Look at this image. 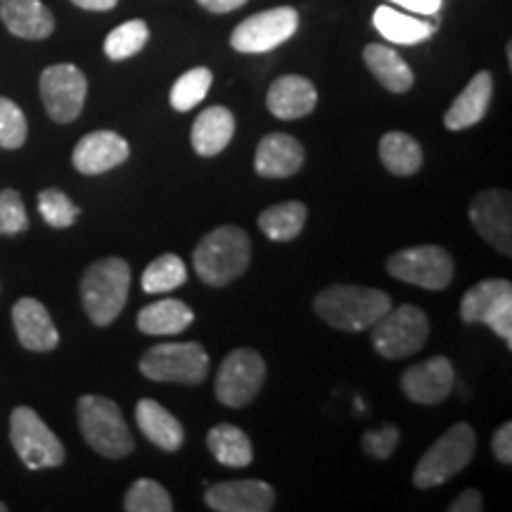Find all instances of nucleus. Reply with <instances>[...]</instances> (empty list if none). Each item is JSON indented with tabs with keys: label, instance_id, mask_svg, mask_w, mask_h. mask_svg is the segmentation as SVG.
Masks as SVG:
<instances>
[{
	"label": "nucleus",
	"instance_id": "nucleus-1",
	"mask_svg": "<svg viewBox=\"0 0 512 512\" xmlns=\"http://www.w3.org/2000/svg\"><path fill=\"white\" fill-rule=\"evenodd\" d=\"M392 309L389 294L375 287L361 285H332L313 299V311L330 328L344 332L370 330L384 313Z\"/></svg>",
	"mask_w": 512,
	"mask_h": 512
},
{
	"label": "nucleus",
	"instance_id": "nucleus-2",
	"mask_svg": "<svg viewBox=\"0 0 512 512\" xmlns=\"http://www.w3.org/2000/svg\"><path fill=\"white\" fill-rule=\"evenodd\" d=\"M252 259V242L238 226H221L204 235L192 252V266L202 283L223 287L247 271Z\"/></svg>",
	"mask_w": 512,
	"mask_h": 512
},
{
	"label": "nucleus",
	"instance_id": "nucleus-3",
	"mask_svg": "<svg viewBox=\"0 0 512 512\" xmlns=\"http://www.w3.org/2000/svg\"><path fill=\"white\" fill-rule=\"evenodd\" d=\"M131 287V268L119 256L95 261L81 280V302L88 318L105 328L124 311Z\"/></svg>",
	"mask_w": 512,
	"mask_h": 512
},
{
	"label": "nucleus",
	"instance_id": "nucleus-4",
	"mask_svg": "<svg viewBox=\"0 0 512 512\" xmlns=\"http://www.w3.org/2000/svg\"><path fill=\"white\" fill-rule=\"evenodd\" d=\"M79 427L83 439L100 456L119 460L133 453L136 441H133L131 432H128L121 408L107 396H81L79 399Z\"/></svg>",
	"mask_w": 512,
	"mask_h": 512
},
{
	"label": "nucleus",
	"instance_id": "nucleus-5",
	"mask_svg": "<svg viewBox=\"0 0 512 512\" xmlns=\"http://www.w3.org/2000/svg\"><path fill=\"white\" fill-rule=\"evenodd\" d=\"M477 448V434L467 422H458L446 430L430 446V451L420 458L413 472V484L418 489H434L448 482L470 465Z\"/></svg>",
	"mask_w": 512,
	"mask_h": 512
},
{
	"label": "nucleus",
	"instance_id": "nucleus-6",
	"mask_svg": "<svg viewBox=\"0 0 512 512\" xmlns=\"http://www.w3.org/2000/svg\"><path fill=\"white\" fill-rule=\"evenodd\" d=\"M373 347L384 358H406L420 351L430 337V320L427 313L413 304H403L399 309H389L370 328Z\"/></svg>",
	"mask_w": 512,
	"mask_h": 512
},
{
	"label": "nucleus",
	"instance_id": "nucleus-7",
	"mask_svg": "<svg viewBox=\"0 0 512 512\" xmlns=\"http://www.w3.org/2000/svg\"><path fill=\"white\" fill-rule=\"evenodd\" d=\"M10 441L29 470H46L64 463V446L34 408L17 406L10 415Z\"/></svg>",
	"mask_w": 512,
	"mask_h": 512
},
{
	"label": "nucleus",
	"instance_id": "nucleus-8",
	"mask_svg": "<svg viewBox=\"0 0 512 512\" xmlns=\"http://www.w3.org/2000/svg\"><path fill=\"white\" fill-rule=\"evenodd\" d=\"M140 373L155 382L200 384L209 375V354L202 344H157L140 358Z\"/></svg>",
	"mask_w": 512,
	"mask_h": 512
},
{
	"label": "nucleus",
	"instance_id": "nucleus-9",
	"mask_svg": "<svg viewBox=\"0 0 512 512\" xmlns=\"http://www.w3.org/2000/svg\"><path fill=\"white\" fill-rule=\"evenodd\" d=\"M463 323H484L512 347V285L508 280L489 278L465 292L460 302Z\"/></svg>",
	"mask_w": 512,
	"mask_h": 512
},
{
	"label": "nucleus",
	"instance_id": "nucleus-10",
	"mask_svg": "<svg viewBox=\"0 0 512 512\" xmlns=\"http://www.w3.org/2000/svg\"><path fill=\"white\" fill-rule=\"evenodd\" d=\"M387 271L401 283L425 290H446L453 280V259L444 247L420 245L389 256Z\"/></svg>",
	"mask_w": 512,
	"mask_h": 512
},
{
	"label": "nucleus",
	"instance_id": "nucleus-11",
	"mask_svg": "<svg viewBox=\"0 0 512 512\" xmlns=\"http://www.w3.org/2000/svg\"><path fill=\"white\" fill-rule=\"evenodd\" d=\"M266 380V363L254 349H235L223 358L216 375V399L228 408H245Z\"/></svg>",
	"mask_w": 512,
	"mask_h": 512
},
{
	"label": "nucleus",
	"instance_id": "nucleus-12",
	"mask_svg": "<svg viewBox=\"0 0 512 512\" xmlns=\"http://www.w3.org/2000/svg\"><path fill=\"white\" fill-rule=\"evenodd\" d=\"M297 27L299 15L294 8L264 10L259 12V15L247 17L245 22L238 24V29L230 36V46L238 50V53L247 55L268 53V50L290 41Z\"/></svg>",
	"mask_w": 512,
	"mask_h": 512
},
{
	"label": "nucleus",
	"instance_id": "nucleus-13",
	"mask_svg": "<svg viewBox=\"0 0 512 512\" xmlns=\"http://www.w3.org/2000/svg\"><path fill=\"white\" fill-rule=\"evenodd\" d=\"M86 95V74L74 64H53L41 74L43 105L57 124H72L86 105Z\"/></svg>",
	"mask_w": 512,
	"mask_h": 512
},
{
	"label": "nucleus",
	"instance_id": "nucleus-14",
	"mask_svg": "<svg viewBox=\"0 0 512 512\" xmlns=\"http://www.w3.org/2000/svg\"><path fill=\"white\" fill-rule=\"evenodd\" d=\"M470 221L479 238L498 252L512 254V202L508 190H482L472 200Z\"/></svg>",
	"mask_w": 512,
	"mask_h": 512
},
{
	"label": "nucleus",
	"instance_id": "nucleus-15",
	"mask_svg": "<svg viewBox=\"0 0 512 512\" xmlns=\"http://www.w3.org/2000/svg\"><path fill=\"white\" fill-rule=\"evenodd\" d=\"M453 382H456V373H453L451 361L446 356H434L408 368L401 377V389L411 401L434 406L451 394Z\"/></svg>",
	"mask_w": 512,
	"mask_h": 512
},
{
	"label": "nucleus",
	"instance_id": "nucleus-16",
	"mask_svg": "<svg viewBox=\"0 0 512 512\" xmlns=\"http://www.w3.org/2000/svg\"><path fill=\"white\" fill-rule=\"evenodd\" d=\"M131 155L128 143L114 131H93L74 147V169L83 176H100L121 166Z\"/></svg>",
	"mask_w": 512,
	"mask_h": 512
},
{
	"label": "nucleus",
	"instance_id": "nucleus-17",
	"mask_svg": "<svg viewBox=\"0 0 512 512\" xmlns=\"http://www.w3.org/2000/svg\"><path fill=\"white\" fill-rule=\"evenodd\" d=\"M204 501L219 512H268L275 505V494L271 484L261 479H240L209 486Z\"/></svg>",
	"mask_w": 512,
	"mask_h": 512
},
{
	"label": "nucleus",
	"instance_id": "nucleus-18",
	"mask_svg": "<svg viewBox=\"0 0 512 512\" xmlns=\"http://www.w3.org/2000/svg\"><path fill=\"white\" fill-rule=\"evenodd\" d=\"M12 323H15L17 339L24 349L43 354L60 344V332H57L48 309L38 299H19L12 309Z\"/></svg>",
	"mask_w": 512,
	"mask_h": 512
},
{
	"label": "nucleus",
	"instance_id": "nucleus-19",
	"mask_svg": "<svg viewBox=\"0 0 512 512\" xmlns=\"http://www.w3.org/2000/svg\"><path fill=\"white\" fill-rule=\"evenodd\" d=\"M306 152L297 138L271 133L256 147L254 169L264 178H290L304 166Z\"/></svg>",
	"mask_w": 512,
	"mask_h": 512
},
{
	"label": "nucleus",
	"instance_id": "nucleus-20",
	"mask_svg": "<svg viewBox=\"0 0 512 512\" xmlns=\"http://www.w3.org/2000/svg\"><path fill=\"white\" fill-rule=\"evenodd\" d=\"M318 102V93L316 86L309 79L297 74H287L280 76V79L273 81V86L268 88V112L273 117L285 119V121H294L302 119L306 114H311L316 110Z\"/></svg>",
	"mask_w": 512,
	"mask_h": 512
},
{
	"label": "nucleus",
	"instance_id": "nucleus-21",
	"mask_svg": "<svg viewBox=\"0 0 512 512\" xmlns=\"http://www.w3.org/2000/svg\"><path fill=\"white\" fill-rule=\"evenodd\" d=\"M0 19L10 34L43 41L55 31V17L41 0H0Z\"/></svg>",
	"mask_w": 512,
	"mask_h": 512
},
{
	"label": "nucleus",
	"instance_id": "nucleus-22",
	"mask_svg": "<svg viewBox=\"0 0 512 512\" xmlns=\"http://www.w3.org/2000/svg\"><path fill=\"white\" fill-rule=\"evenodd\" d=\"M235 136V117L228 107H207L195 119L190 133L192 150L200 157H216Z\"/></svg>",
	"mask_w": 512,
	"mask_h": 512
},
{
	"label": "nucleus",
	"instance_id": "nucleus-23",
	"mask_svg": "<svg viewBox=\"0 0 512 512\" xmlns=\"http://www.w3.org/2000/svg\"><path fill=\"white\" fill-rule=\"evenodd\" d=\"M491 95H494V79L489 72L475 74V79L465 86V91L453 100L451 110L446 112L444 124L448 131H465L479 124L489 110Z\"/></svg>",
	"mask_w": 512,
	"mask_h": 512
},
{
	"label": "nucleus",
	"instance_id": "nucleus-24",
	"mask_svg": "<svg viewBox=\"0 0 512 512\" xmlns=\"http://www.w3.org/2000/svg\"><path fill=\"white\" fill-rule=\"evenodd\" d=\"M136 420H138L140 432H143L157 448H162V451L174 453L183 446V439H185L183 425L174 418V415L166 411L162 403L152 399L138 401Z\"/></svg>",
	"mask_w": 512,
	"mask_h": 512
},
{
	"label": "nucleus",
	"instance_id": "nucleus-25",
	"mask_svg": "<svg viewBox=\"0 0 512 512\" xmlns=\"http://www.w3.org/2000/svg\"><path fill=\"white\" fill-rule=\"evenodd\" d=\"M195 313L181 299H159L138 313V330L152 337H171L190 328Z\"/></svg>",
	"mask_w": 512,
	"mask_h": 512
},
{
	"label": "nucleus",
	"instance_id": "nucleus-26",
	"mask_svg": "<svg viewBox=\"0 0 512 512\" xmlns=\"http://www.w3.org/2000/svg\"><path fill=\"white\" fill-rule=\"evenodd\" d=\"M363 60L368 69L375 74V79L387 88L389 93H406L413 88V72L403 57L394 48L380 46V43H370L363 50Z\"/></svg>",
	"mask_w": 512,
	"mask_h": 512
},
{
	"label": "nucleus",
	"instance_id": "nucleus-27",
	"mask_svg": "<svg viewBox=\"0 0 512 512\" xmlns=\"http://www.w3.org/2000/svg\"><path fill=\"white\" fill-rule=\"evenodd\" d=\"M373 24L389 43H401V46H415V43L427 41L434 34L432 24L420 22V19L411 15H403V12L389 8V5H382V8L375 10Z\"/></svg>",
	"mask_w": 512,
	"mask_h": 512
},
{
	"label": "nucleus",
	"instance_id": "nucleus-28",
	"mask_svg": "<svg viewBox=\"0 0 512 512\" xmlns=\"http://www.w3.org/2000/svg\"><path fill=\"white\" fill-rule=\"evenodd\" d=\"M207 446L211 456L226 467H247L254 460L252 441L235 425L211 427L207 434Z\"/></svg>",
	"mask_w": 512,
	"mask_h": 512
},
{
	"label": "nucleus",
	"instance_id": "nucleus-29",
	"mask_svg": "<svg viewBox=\"0 0 512 512\" xmlns=\"http://www.w3.org/2000/svg\"><path fill=\"white\" fill-rule=\"evenodd\" d=\"M380 159L394 176H413L422 166V147L408 133L392 131L380 140Z\"/></svg>",
	"mask_w": 512,
	"mask_h": 512
},
{
	"label": "nucleus",
	"instance_id": "nucleus-30",
	"mask_svg": "<svg viewBox=\"0 0 512 512\" xmlns=\"http://www.w3.org/2000/svg\"><path fill=\"white\" fill-rule=\"evenodd\" d=\"M309 209L302 202H283L268 207L264 214L259 216V228L264 235L273 242H290L302 233Z\"/></svg>",
	"mask_w": 512,
	"mask_h": 512
},
{
	"label": "nucleus",
	"instance_id": "nucleus-31",
	"mask_svg": "<svg viewBox=\"0 0 512 512\" xmlns=\"http://www.w3.org/2000/svg\"><path fill=\"white\" fill-rule=\"evenodd\" d=\"M188 280V268L176 254H162L145 268L143 290L147 294H166L174 292Z\"/></svg>",
	"mask_w": 512,
	"mask_h": 512
},
{
	"label": "nucleus",
	"instance_id": "nucleus-32",
	"mask_svg": "<svg viewBox=\"0 0 512 512\" xmlns=\"http://www.w3.org/2000/svg\"><path fill=\"white\" fill-rule=\"evenodd\" d=\"M147 38H150V31H147L143 19H131V22L119 24L117 29L110 31V36L105 38V55L114 62L126 60V57L138 55L145 48Z\"/></svg>",
	"mask_w": 512,
	"mask_h": 512
},
{
	"label": "nucleus",
	"instance_id": "nucleus-33",
	"mask_svg": "<svg viewBox=\"0 0 512 512\" xmlns=\"http://www.w3.org/2000/svg\"><path fill=\"white\" fill-rule=\"evenodd\" d=\"M211 81H214V76L207 67H195L185 72L171 88V107L176 112H190L192 107H197L207 98Z\"/></svg>",
	"mask_w": 512,
	"mask_h": 512
},
{
	"label": "nucleus",
	"instance_id": "nucleus-34",
	"mask_svg": "<svg viewBox=\"0 0 512 512\" xmlns=\"http://www.w3.org/2000/svg\"><path fill=\"white\" fill-rule=\"evenodd\" d=\"M126 512H171L174 501H171L169 491L155 479H138L131 484L124 498Z\"/></svg>",
	"mask_w": 512,
	"mask_h": 512
},
{
	"label": "nucleus",
	"instance_id": "nucleus-35",
	"mask_svg": "<svg viewBox=\"0 0 512 512\" xmlns=\"http://www.w3.org/2000/svg\"><path fill=\"white\" fill-rule=\"evenodd\" d=\"M38 211H41L43 221L53 228H69L79 219V207L64 195L62 190L48 188L38 195Z\"/></svg>",
	"mask_w": 512,
	"mask_h": 512
},
{
	"label": "nucleus",
	"instance_id": "nucleus-36",
	"mask_svg": "<svg viewBox=\"0 0 512 512\" xmlns=\"http://www.w3.org/2000/svg\"><path fill=\"white\" fill-rule=\"evenodd\" d=\"M27 133L29 124L24 112L12 100L0 98V147L3 150H19L27 143Z\"/></svg>",
	"mask_w": 512,
	"mask_h": 512
},
{
	"label": "nucleus",
	"instance_id": "nucleus-37",
	"mask_svg": "<svg viewBox=\"0 0 512 512\" xmlns=\"http://www.w3.org/2000/svg\"><path fill=\"white\" fill-rule=\"evenodd\" d=\"M29 228L27 207L17 190H0V235H19Z\"/></svg>",
	"mask_w": 512,
	"mask_h": 512
},
{
	"label": "nucleus",
	"instance_id": "nucleus-38",
	"mask_svg": "<svg viewBox=\"0 0 512 512\" xmlns=\"http://www.w3.org/2000/svg\"><path fill=\"white\" fill-rule=\"evenodd\" d=\"M401 434L394 425H384L380 430H370L363 434V451L368 456H373L377 460H387L399 446Z\"/></svg>",
	"mask_w": 512,
	"mask_h": 512
},
{
	"label": "nucleus",
	"instance_id": "nucleus-39",
	"mask_svg": "<svg viewBox=\"0 0 512 512\" xmlns=\"http://www.w3.org/2000/svg\"><path fill=\"white\" fill-rule=\"evenodd\" d=\"M491 448H494V456L498 463L510 465L512 463V425L505 422L494 434V441H491Z\"/></svg>",
	"mask_w": 512,
	"mask_h": 512
},
{
	"label": "nucleus",
	"instance_id": "nucleus-40",
	"mask_svg": "<svg viewBox=\"0 0 512 512\" xmlns=\"http://www.w3.org/2000/svg\"><path fill=\"white\" fill-rule=\"evenodd\" d=\"M451 512H482L484 510V498L477 489H465L456 501L448 505Z\"/></svg>",
	"mask_w": 512,
	"mask_h": 512
},
{
	"label": "nucleus",
	"instance_id": "nucleus-41",
	"mask_svg": "<svg viewBox=\"0 0 512 512\" xmlns=\"http://www.w3.org/2000/svg\"><path fill=\"white\" fill-rule=\"evenodd\" d=\"M392 3L411 12H418V15H437L441 8V0H392Z\"/></svg>",
	"mask_w": 512,
	"mask_h": 512
},
{
	"label": "nucleus",
	"instance_id": "nucleus-42",
	"mask_svg": "<svg viewBox=\"0 0 512 512\" xmlns=\"http://www.w3.org/2000/svg\"><path fill=\"white\" fill-rule=\"evenodd\" d=\"M197 3H200L202 8H207L209 12H219V15H223V12H233L242 8L247 0H197Z\"/></svg>",
	"mask_w": 512,
	"mask_h": 512
},
{
	"label": "nucleus",
	"instance_id": "nucleus-43",
	"mask_svg": "<svg viewBox=\"0 0 512 512\" xmlns=\"http://www.w3.org/2000/svg\"><path fill=\"white\" fill-rule=\"evenodd\" d=\"M76 8L81 10H93V12H105L112 10L119 0H72Z\"/></svg>",
	"mask_w": 512,
	"mask_h": 512
},
{
	"label": "nucleus",
	"instance_id": "nucleus-44",
	"mask_svg": "<svg viewBox=\"0 0 512 512\" xmlns=\"http://www.w3.org/2000/svg\"><path fill=\"white\" fill-rule=\"evenodd\" d=\"M0 512H8V505H5V503H0Z\"/></svg>",
	"mask_w": 512,
	"mask_h": 512
}]
</instances>
